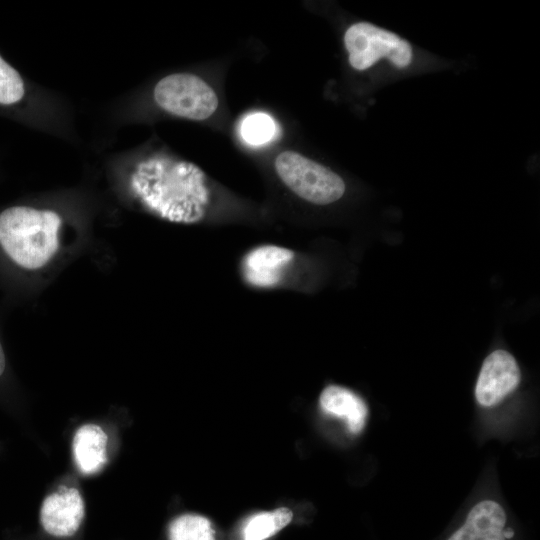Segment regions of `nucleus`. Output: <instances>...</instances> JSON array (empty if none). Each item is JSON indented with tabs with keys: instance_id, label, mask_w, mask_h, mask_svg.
Here are the masks:
<instances>
[{
	"instance_id": "obj_1",
	"label": "nucleus",
	"mask_w": 540,
	"mask_h": 540,
	"mask_svg": "<svg viewBox=\"0 0 540 540\" xmlns=\"http://www.w3.org/2000/svg\"><path fill=\"white\" fill-rule=\"evenodd\" d=\"M129 188L155 216L173 223L193 224L206 214L210 190L203 170L169 155L138 161L129 175Z\"/></svg>"
},
{
	"instance_id": "obj_2",
	"label": "nucleus",
	"mask_w": 540,
	"mask_h": 540,
	"mask_svg": "<svg viewBox=\"0 0 540 540\" xmlns=\"http://www.w3.org/2000/svg\"><path fill=\"white\" fill-rule=\"evenodd\" d=\"M61 224L55 211L11 206L0 213V246L20 267L41 268L59 248Z\"/></svg>"
},
{
	"instance_id": "obj_3",
	"label": "nucleus",
	"mask_w": 540,
	"mask_h": 540,
	"mask_svg": "<svg viewBox=\"0 0 540 540\" xmlns=\"http://www.w3.org/2000/svg\"><path fill=\"white\" fill-rule=\"evenodd\" d=\"M274 167L281 181L310 203L330 204L345 192V183L338 174L298 152L287 150L279 153Z\"/></svg>"
},
{
	"instance_id": "obj_4",
	"label": "nucleus",
	"mask_w": 540,
	"mask_h": 540,
	"mask_svg": "<svg viewBox=\"0 0 540 540\" xmlns=\"http://www.w3.org/2000/svg\"><path fill=\"white\" fill-rule=\"evenodd\" d=\"M153 98L165 112L195 121L209 118L219 103L216 92L206 81L186 72L160 79L154 87Z\"/></svg>"
},
{
	"instance_id": "obj_5",
	"label": "nucleus",
	"mask_w": 540,
	"mask_h": 540,
	"mask_svg": "<svg viewBox=\"0 0 540 540\" xmlns=\"http://www.w3.org/2000/svg\"><path fill=\"white\" fill-rule=\"evenodd\" d=\"M344 44L350 65L360 71L382 57L399 68L408 66L412 60V47L406 40L368 22L351 25L344 34Z\"/></svg>"
},
{
	"instance_id": "obj_6",
	"label": "nucleus",
	"mask_w": 540,
	"mask_h": 540,
	"mask_svg": "<svg viewBox=\"0 0 540 540\" xmlns=\"http://www.w3.org/2000/svg\"><path fill=\"white\" fill-rule=\"evenodd\" d=\"M521 379L515 358L505 350H495L484 360L475 388L478 403L485 407L498 404L515 390Z\"/></svg>"
},
{
	"instance_id": "obj_7",
	"label": "nucleus",
	"mask_w": 540,
	"mask_h": 540,
	"mask_svg": "<svg viewBox=\"0 0 540 540\" xmlns=\"http://www.w3.org/2000/svg\"><path fill=\"white\" fill-rule=\"evenodd\" d=\"M85 516V505L76 488L62 487L48 495L40 509L43 529L54 537L74 535Z\"/></svg>"
},
{
	"instance_id": "obj_8",
	"label": "nucleus",
	"mask_w": 540,
	"mask_h": 540,
	"mask_svg": "<svg viewBox=\"0 0 540 540\" xmlns=\"http://www.w3.org/2000/svg\"><path fill=\"white\" fill-rule=\"evenodd\" d=\"M294 258V252L278 245H261L249 251L243 259L246 281L256 287L277 285L285 268Z\"/></svg>"
},
{
	"instance_id": "obj_9",
	"label": "nucleus",
	"mask_w": 540,
	"mask_h": 540,
	"mask_svg": "<svg viewBox=\"0 0 540 540\" xmlns=\"http://www.w3.org/2000/svg\"><path fill=\"white\" fill-rule=\"evenodd\" d=\"M506 514L492 500L477 503L468 513L464 524L448 540H506Z\"/></svg>"
},
{
	"instance_id": "obj_10",
	"label": "nucleus",
	"mask_w": 540,
	"mask_h": 540,
	"mask_svg": "<svg viewBox=\"0 0 540 540\" xmlns=\"http://www.w3.org/2000/svg\"><path fill=\"white\" fill-rule=\"evenodd\" d=\"M321 408L346 420L350 432L358 434L365 426L368 409L365 402L347 388L329 385L319 398Z\"/></svg>"
},
{
	"instance_id": "obj_11",
	"label": "nucleus",
	"mask_w": 540,
	"mask_h": 540,
	"mask_svg": "<svg viewBox=\"0 0 540 540\" xmlns=\"http://www.w3.org/2000/svg\"><path fill=\"white\" fill-rule=\"evenodd\" d=\"M107 436L96 424L79 427L73 438V455L79 470L85 475L99 472L107 463Z\"/></svg>"
},
{
	"instance_id": "obj_12",
	"label": "nucleus",
	"mask_w": 540,
	"mask_h": 540,
	"mask_svg": "<svg viewBox=\"0 0 540 540\" xmlns=\"http://www.w3.org/2000/svg\"><path fill=\"white\" fill-rule=\"evenodd\" d=\"M292 517V511L286 507L258 513L247 521L243 529V540H266L287 526Z\"/></svg>"
},
{
	"instance_id": "obj_13",
	"label": "nucleus",
	"mask_w": 540,
	"mask_h": 540,
	"mask_svg": "<svg viewBox=\"0 0 540 540\" xmlns=\"http://www.w3.org/2000/svg\"><path fill=\"white\" fill-rule=\"evenodd\" d=\"M169 540H215V530L206 517L196 514L178 516L168 527Z\"/></svg>"
},
{
	"instance_id": "obj_14",
	"label": "nucleus",
	"mask_w": 540,
	"mask_h": 540,
	"mask_svg": "<svg viewBox=\"0 0 540 540\" xmlns=\"http://www.w3.org/2000/svg\"><path fill=\"white\" fill-rule=\"evenodd\" d=\"M24 95L25 84L21 75L0 56V105H14Z\"/></svg>"
},
{
	"instance_id": "obj_15",
	"label": "nucleus",
	"mask_w": 540,
	"mask_h": 540,
	"mask_svg": "<svg viewBox=\"0 0 540 540\" xmlns=\"http://www.w3.org/2000/svg\"><path fill=\"white\" fill-rule=\"evenodd\" d=\"M275 132V124L266 114L256 113L245 118L241 134L250 144L259 145L269 141Z\"/></svg>"
},
{
	"instance_id": "obj_16",
	"label": "nucleus",
	"mask_w": 540,
	"mask_h": 540,
	"mask_svg": "<svg viewBox=\"0 0 540 540\" xmlns=\"http://www.w3.org/2000/svg\"><path fill=\"white\" fill-rule=\"evenodd\" d=\"M6 368V358L5 353L2 347V344L0 342V377L3 375Z\"/></svg>"
}]
</instances>
